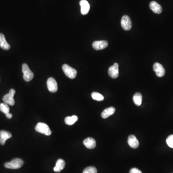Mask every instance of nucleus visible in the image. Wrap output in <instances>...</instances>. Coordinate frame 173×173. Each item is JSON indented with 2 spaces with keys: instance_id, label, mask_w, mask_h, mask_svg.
Here are the masks:
<instances>
[{
  "instance_id": "nucleus-1",
  "label": "nucleus",
  "mask_w": 173,
  "mask_h": 173,
  "mask_svg": "<svg viewBox=\"0 0 173 173\" xmlns=\"http://www.w3.org/2000/svg\"><path fill=\"white\" fill-rule=\"evenodd\" d=\"M24 165V161L20 158H15L10 162L5 163L4 166L7 168L17 169L21 168Z\"/></svg>"
},
{
  "instance_id": "nucleus-2",
  "label": "nucleus",
  "mask_w": 173,
  "mask_h": 173,
  "mask_svg": "<svg viewBox=\"0 0 173 173\" xmlns=\"http://www.w3.org/2000/svg\"><path fill=\"white\" fill-rule=\"evenodd\" d=\"M35 130L37 132L46 136L50 135L51 134V130L49 126L44 123H38L35 127Z\"/></svg>"
},
{
  "instance_id": "nucleus-3",
  "label": "nucleus",
  "mask_w": 173,
  "mask_h": 173,
  "mask_svg": "<svg viewBox=\"0 0 173 173\" xmlns=\"http://www.w3.org/2000/svg\"><path fill=\"white\" fill-rule=\"evenodd\" d=\"M62 69L65 75L70 79H74L77 76V71L76 69L72 68L68 65H63L62 66Z\"/></svg>"
},
{
  "instance_id": "nucleus-4",
  "label": "nucleus",
  "mask_w": 173,
  "mask_h": 173,
  "mask_svg": "<svg viewBox=\"0 0 173 173\" xmlns=\"http://www.w3.org/2000/svg\"><path fill=\"white\" fill-rule=\"evenodd\" d=\"M22 72L23 73V79L26 81H30L34 77V74L31 71L26 64H24L22 65Z\"/></svg>"
},
{
  "instance_id": "nucleus-5",
  "label": "nucleus",
  "mask_w": 173,
  "mask_h": 173,
  "mask_svg": "<svg viewBox=\"0 0 173 173\" xmlns=\"http://www.w3.org/2000/svg\"><path fill=\"white\" fill-rule=\"evenodd\" d=\"M15 94H16V90L13 89H11L9 94L5 95L3 96L2 100L4 103L11 105V106H13L15 103L14 98Z\"/></svg>"
},
{
  "instance_id": "nucleus-6",
  "label": "nucleus",
  "mask_w": 173,
  "mask_h": 173,
  "mask_svg": "<svg viewBox=\"0 0 173 173\" xmlns=\"http://www.w3.org/2000/svg\"><path fill=\"white\" fill-rule=\"evenodd\" d=\"M122 28L125 31H129L132 28V22L130 17L127 15L123 16L121 21Z\"/></svg>"
},
{
  "instance_id": "nucleus-7",
  "label": "nucleus",
  "mask_w": 173,
  "mask_h": 173,
  "mask_svg": "<svg viewBox=\"0 0 173 173\" xmlns=\"http://www.w3.org/2000/svg\"><path fill=\"white\" fill-rule=\"evenodd\" d=\"M47 86L49 91L52 93L56 92L58 90V85L55 79L53 78L48 79Z\"/></svg>"
},
{
  "instance_id": "nucleus-8",
  "label": "nucleus",
  "mask_w": 173,
  "mask_h": 173,
  "mask_svg": "<svg viewBox=\"0 0 173 173\" xmlns=\"http://www.w3.org/2000/svg\"><path fill=\"white\" fill-rule=\"evenodd\" d=\"M119 65L118 63H115L113 65L110 66L108 70V74L112 79H117L119 75Z\"/></svg>"
},
{
  "instance_id": "nucleus-9",
  "label": "nucleus",
  "mask_w": 173,
  "mask_h": 173,
  "mask_svg": "<svg viewBox=\"0 0 173 173\" xmlns=\"http://www.w3.org/2000/svg\"><path fill=\"white\" fill-rule=\"evenodd\" d=\"M153 71L156 73V76L158 77H162L166 73L165 68L163 65L159 63H155L153 66Z\"/></svg>"
},
{
  "instance_id": "nucleus-10",
  "label": "nucleus",
  "mask_w": 173,
  "mask_h": 173,
  "mask_svg": "<svg viewBox=\"0 0 173 173\" xmlns=\"http://www.w3.org/2000/svg\"><path fill=\"white\" fill-rule=\"evenodd\" d=\"M108 45V42L106 41H95L92 43V47L95 50H102L106 48Z\"/></svg>"
},
{
  "instance_id": "nucleus-11",
  "label": "nucleus",
  "mask_w": 173,
  "mask_h": 173,
  "mask_svg": "<svg viewBox=\"0 0 173 173\" xmlns=\"http://www.w3.org/2000/svg\"><path fill=\"white\" fill-rule=\"evenodd\" d=\"M81 7V13L83 15L87 14L90 9V5L87 0H81L80 2Z\"/></svg>"
},
{
  "instance_id": "nucleus-12",
  "label": "nucleus",
  "mask_w": 173,
  "mask_h": 173,
  "mask_svg": "<svg viewBox=\"0 0 173 173\" xmlns=\"http://www.w3.org/2000/svg\"><path fill=\"white\" fill-rule=\"evenodd\" d=\"M12 135L10 132L5 130H1L0 131V144L3 145L5 144V142L9 138H11Z\"/></svg>"
},
{
  "instance_id": "nucleus-13",
  "label": "nucleus",
  "mask_w": 173,
  "mask_h": 173,
  "mask_svg": "<svg viewBox=\"0 0 173 173\" xmlns=\"http://www.w3.org/2000/svg\"><path fill=\"white\" fill-rule=\"evenodd\" d=\"M127 142L129 146L133 149H136L139 146V142L133 135H131L128 137Z\"/></svg>"
},
{
  "instance_id": "nucleus-14",
  "label": "nucleus",
  "mask_w": 173,
  "mask_h": 173,
  "mask_svg": "<svg viewBox=\"0 0 173 173\" xmlns=\"http://www.w3.org/2000/svg\"><path fill=\"white\" fill-rule=\"evenodd\" d=\"M83 144L86 148L89 149H93L95 148L96 142L95 140L92 137H88L83 141Z\"/></svg>"
},
{
  "instance_id": "nucleus-15",
  "label": "nucleus",
  "mask_w": 173,
  "mask_h": 173,
  "mask_svg": "<svg viewBox=\"0 0 173 173\" xmlns=\"http://www.w3.org/2000/svg\"><path fill=\"white\" fill-rule=\"evenodd\" d=\"M150 7L151 9L156 14H160L162 12V8L161 6L155 1H152L150 2Z\"/></svg>"
},
{
  "instance_id": "nucleus-16",
  "label": "nucleus",
  "mask_w": 173,
  "mask_h": 173,
  "mask_svg": "<svg viewBox=\"0 0 173 173\" xmlns=\"http://www.w3.org/2000/svg\"><path fill=\"white\" fill-rule=\"evenodd\" d=\"M0 47L4 50H9L10 45L5 40V36L2 33H0Z\"/></svg>"
},
{
  "instance_id": "nucleus-17",
  "label": "nucleus",
  "mask_w": 173,
  "mask_h": 173,
  "mask_svg": "<svg viewBox=\"0 0 173 173\" xmlns=\"http://www.w3.org/2000/svg\"><path fill=\"white\" fill-rule=\"evenodd\" d=\"M65 163L64 160L59 159L58 160L56 163L55 166L54 168V170L55 172H60L65 168Z\"/></svg>"
},
{
  "instance_id": "nucleus-18",
  "label": "nucleus",
  "mask_w": 173,
  "mask_h": 173,
  "mask_svg": "<svg viewBox=\"0 0 173 173\" xmlns=\"http://www.w3.org/2000/svg\"><path fill=\"white\" fill-rule=\"evenodd\" d=\"M115 109L113 107L106 108L102 113V117L103 119H106L113 115L115 113Z\"/></svg>"
},
{
  "instance_id": "nucleus-19",
  "label": "nucleus",
  "mask_w": 173,
  "mask_h": 173,
  "mask_svg": "<svg viewBox=\"0 0 173 173\" xmlns=\"http://www.w3.org/2000/svg\"><path fill=\"white\" fill-rule=\"evenodd\" d=\"M78 120V117L76 115H74L72 117H67L65 119V124L69 126H71L77 122Z\"/></svg>"
},
{
  "instance_id": "nucleus-20",
  "label": "nucleus",
  "mask_w": 173,
  "mask_h": 173,
  "mask_svg": "<svg viewBox=\"0 0 173 173\" xmlns=\"http://www.w3.org/2000/svg\"><path fill=\"white\" fill-rule=\"evenodd\" d=\"M142 96L140 92H137L135 94L133 98L134 103L137 106H140L142 104Z\"/></svg>"
},
{
  "instance_id": "nucleus-21",
  "label": "nucleus",
  "mask_w": 173,
  "mask_h": 173,
  "mask_svg": "<svg viewBox=\"0 0 173 173\" xmlns=\"http://www.w3.org/2000/svg\"><path fill=\"white\" fill-rule=\"evenodd\" d=\"M91 96H92V99L95 101H102L104 99L103 95L97 92H92L91 94Z\"/></svg>"
},
{
  "instance_id": "nucleus-22",
  "label": "nucleus",
  "mask_w": 173,
  "mask_h": 173,
  "mask_svg": "<svg viewBox=\"0 0 173 173\" xmlns=\"http://www.w3.org/2000/svg\"><path fill=\"white\" fill-rule=\"evenodd\" d=\"M0 111L5 114L9 113L10 109L7 104L5 103H0Z\"/></svg>"
},
{
  "instance_id": "nucleus-23",
  "label": "nucleus",
  "mask_w": 173,
  "mask_h": 173,
  "mask_svg": "<svg viewBox=\"0 0 173 173\" xmlns=\"http://www.w3.org/2000/svg\"><path fill=\"white\" fill-rule=\"evenodd\" d=\"M83 173H97V170L94 166L88 167L84 169Z\"/></svg>"
},
{
  "instance_id": "nucleus-24",
  "label": "nucleus",
  "mask_w": 173,
  "mask_h": 173,
  "mask_svg": "<svg viewBox=\"0 0 173 173\" xmlns=\"http://www.w3.org/2000/svg\"><path fill=\"white\" fill-rule=\"evenodd\" d=\"M166 143L169 147L173 148V135H171L167 138Z\"/></svg>"
},
{
  "instance_id": "nucleus-25",
  "label": "nucleus",
  "mask_w": 173,
  "mask_h": 173,
  "mask_svg": "<svg viewBox=\"0 0 173 173\" xmlns=\"http://www.w3.org/2000/svg\"><path fill=\"white\" fill-rule=\"evenodd\" d=\"M129 173H142V171L136 168H133L130 170Z\"/></svg>"
},
{
  "instance_id": "nucleus-26",
  "label": "nucleus",
  "mask_w": 173,
  "mask_h": 173,
  "mask_svg": "<svg viewBox=\"0 0 173 173\" xmlns=\"http://www.w3.org/2000/svg\"><path fill=\"white\" fill-rule=\"evenodd\" d=\"M5 115H6V117L8 119L12 118V117H13L12 114L11 113H7V114H5Z\"/></svg>"
}]
</instances>
